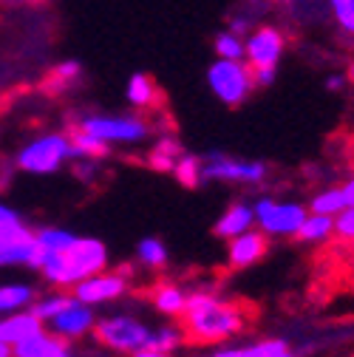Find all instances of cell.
Returning <instances> with one entry per match:
<instances>
[{
	"instance_id": "6da1fadb",
	"label": "cell",
	"mask_w": 354,
	"mask_h": 357,
	"mask_svg": "<svg viewBox=\"0 0 354 357\" xmlns=\"http://www.w3.org/2000/svg\"><path fill=\"white\" fill-rule=\"evenodd\" d=\"M249 321L252 318H249L247 303L199 289V292H187V306L179 318V326H182L185 343L218 346V343L241 335Z\"/></svg>"
},
{
	"instance_id": "7a4b0ae2",
	"label": "cell",
	"mask_w": 354,
	"mask_h": 357,
	"mask_svg": "<svg viewBox=\"0 0 354 357\" xmlns=\"http://www.w3.org/2000/svg\"><path fill=\"white\" fill-rule=\"evenodd\" d=\"M43 281L54 289H74L79 281L108 270V247L94 236H74L60 250H40L34 266Z\"/></svg>"
},
{
	"instance_id": "3957f363",
	"label": "cell",
	"mask_w": 354,
	"mask_h": 357,
	"mask_svg": "<svg viewBox=\"0 0 354 357\" xmlns=\"http://www.w3.org/2000/svg\"><path fill=\"white\" fill-rule=\"evenodd\" d=\"M71 159H74L71 137L63 130H52V133H40L37 139H29L15 153V167L31 176H49L57 173Z\"/></svg>"
},
{
	"instance_id": "277c9868",
	"label": "cell",
	"mask_w": 354,
	"mask_h": 357,
	"mask_svg": "<svg viewBox=\"0 0 354 357\" xmlns=\"http://www.w3.org/2000/svg\"><path fill=\"white\" fill-rule=\"evenodd\" d=\"M77 130L91 133L105 145H139L151 137V125L142 116L122 114V116H108V114H88L74 122Z\"/></svg>"
},
{
	"instance_id": "5b68a950",
	"label": "cell",
	"mask_w": 354,
	"mask_h": 357,
	"mask_svg": "<svg viewBox=\"0 0 354 357\" xmlns=\"http://www.w3.org/2000/svg\"><path fill=\"white\" fill-rule=\"evenodd\" d=\"M207 85L213 97L227 105V108H238L249 100V94L255 91L252 82V68L244 60H213L207 68Z\"/></svg>"
},
{
	"instance_id": "8992f818",
	"label": "cell",
	"mask_w": 354,
	"mask_h": 357,
	"mask_svg": "<svg viewBox=\"0 0 354 357\" xmlns=\"http://www.w3.org/2000/svg\"><path fill=\"white\" fill-rule=\"evenodd\" d=\"M91 337L114 354H134L151 343V326L134 315H108L97 318Z\"/></svg>"
},
{
	"instance_id": "52a82bcc",
	"label": "cell",
	"mask_w": 354,
	"mask_h": 357,
	"mask_svg": "<svg viewBox=\"0 0 354 357\" xmlns=\"http://www.w3.org/2000/svg\"><path fill=\"white\" fill-rule=\"evenodd\" d=\"M252 213L258 230L267 233L270 238H295L309 210L300 202H281L272 196H261L258 202H252Z\"/></svg>"
},
{
	"instance_id": "ba28073f",
	"label": "cell",
	"mask_w": 354,
	"mask_h": 357,
	"mask_svg": "<svg viewBox=\"0 0 354 357\" xmlns=\"http://www.w3.org/2000/svg\"><path fill=\"white\" fill-rule=\"evenodd\" d=\"M270 173L267 162L261 159H238L230 153L213 151L204 156L201 176L204 182H224V185H258Z\"/></svg>"
},
{
	"instance_id": "9c48e42d",
	"label": "cell",
	"mask_w": 354,
	"mask_h": 357,
	"mask_svg": "<svg viewBox=\"0 0 354 357\" xmlns=\"http://www.w3.org/2000/svg\"><path fill=\"white\" fill-rule=\"evenodd\" d=\"M37 241L23 215L0 221V266H34Z\"/></svg>"
},
{
	"instance_id": "30bf717a",
	"label": "cell",
	"mask_w": 354,
	"mask_h": 357,
	"mask_svg": "<svg viewBox=\"0 0 354 357\" xmlns=\"http://www.w3.org/2000/svg\"><path fill=\"white\" fill-rule=\"evenodd\" d=\"M130 266H119L116 273H108V270H102V273H97V275H91V278H85V281H79L74 289H71V295L79 301V303H85V306H102V303H114V301H119V298H125L128 292H130Z\"/></svg>"
},
{
	"instance_id": "8fae6325",
	"label": "cell",
	"mask_w": 354,
	"mask_h": 357,
	"mask_svg": "<svg viewBox=\"0 0 354 357\" xmlns=\"http://www.w3.org/2000/svg\"><path fill=\"white\" fill-rule=\"evenodd\" d=\"M286 52V37L275 26H258L244 37V63L249 68H278Z\"/></svg>"
},
{
	"instance_id": "7c38bea8",
	"label": "cell",
	"mask_w": 354,
	"mask_h": 357,
	"mask_svg": "<svg viewBox=\"0 0 354 357\" xmlns=\"http://www.w3.org/2000/svg\"><path fill=\"white\" fill-rule=\"evenodd\" d=\"M94 324H97V315H94V306H85V303H79L74 295H71V301L60 309V312H54V315L43 324L49 332H54L57 337H63V340H82V337H88L94 332Z\"/></svg>"
},
{
	"instance_id": "4fadbf2b",
	"label": "cell",
	"mask_w": 354,
	"mask_h": 357,
	"mask_svg": "<svg viewBox=\"0 0 354 357\" xmlns=\"http://www.w3.org/2000/svg\"><path fill=\"white\" fill-rule=\"evenodd\" d=\"M267 252H270V236L252 227L227 241V266L236 273L247 270V266H255Z\"/></svg>"
},
{
	"instance_id": "5bb4252c",
	"label": "cell",
	"mask_w": 354,
	"mask_h": 357,
	"mask_svg": "<svg viewBox=\"0 0 354 357\" xmlns=\"http://www.w3.org/2000/svg\"><path fill=\"white\" fill-rule=\"evenodd\" d=\"M12 351H15V357H77L74 354V346L68 340L57 337L49 329H40L29 340L17 343Z\"/></svg>"
},
{
	"instance_id": "9a60e30c",
	"label": "cell",
	"mask_w": 354,
	"mask_h": 357,
	"mask_svg": "<svg viewBox=\"0 0 354 357\" xmlns=\"http://www.w3.org/2000/svg\"><path fill=\"white\" fill-rule=\"evenodd\" d=\"M40 329H46L43 326V321L34 315L31 309H20V312H12V315L6 318H0V343H6V346H17L23 340H29L31 335H37Z\"/></svg>"
},
{
	"instance_id": "2e32d148",
	"label": "cell",
	"mask_w": 354,
	"mask_h": 357,
	"mask_svg": "<svg viewBox=\"0 0 354 357\" xmlns=\"http://www.w3.org/2000/svg\"><path fill=\"white\" fill-rule=\"evenodd\" d=\"M252 227H255L252 204H247V202H233L224 213L218 215L213 233H215L218 238L230 241V238H236V236H241V233H247V230H252Z\"/></svg>"
},
{
	"instance_id": "e0dca14e",
	"label": "cell",
	"mask_w": 354,
	"mask_h": 357,
	"mask_svg": "<svg viewBox=\"0 0 354 357\" xmlns=\"http://www.w3.org/2000/svg\"><path fill=\"white\" fill-rule=\"evenodd\" d=\"M148 298H151V303H153V309L159 312V315L176 318V321L182 318V312L187 306V289L173 284V281H159L156 287H151Z\"/></svg>"
},
{
	"instance_id": "ac0fdd59",
	"label": "cell",
	"mask_w": 354,
	"mask_h": 357,
	"mask_svg": "<svg viewBox=\"0 0 354 357\" xmlns=\"http://www.w3.org/2000/svg\"><path fill=\"white\" fill-rule=\"evenodd\" d=\"M159 85L153 82V77L151 74H130V79H128V85H125V97H128V102L134 105V108H139V111H148V108H153L156 102H159Z\"/></svg>"
},
{
	"instance_id": "d6986e66",
	"label": "cell",
	"mask_w": 354,
	"mask_h": 357,
	"mask_svg": "<svg viewBox=\"0 0 354 357\" xmlns=\"http://www.w3.org/2000/svg\"><path fill=\"white\" fill-rule=\"evenodd\" d=\"M185 148L176 137H159L156 145L148 151V167L159 170V173H173L176 162L182 159Z\"/></svg>"
},
{
	"instance_id": "ffe728a7",
	"label": "cell",
	"mask_w": 354,
	"mask_h": 357,
	"mask_svg": "<svg viewBox=\"0 0 354 357\" xmlns=\"http://www.w3.org/2000/svg\"><path fill=\"white\" fill-rule=\"evenodd\" d=\"M34 298H37V289L31 284H23V281L0 284V315H12V312L29 309Z\"/></svg>"
},
{
	"instance_id": "44dd1931",
	"label": "cell",
	"mask_w": 354,
	"mask_h": 357,
	"mask_svg": "<svg viewBox=\"0 0 354 357\" xmlns=\"http://www.w3.org/2000/svg\"><path fill=\"white\" fill-rule=\"evenodd\" d=\"M334 236V218L332 215H321V213H306L300 230L295 233L298 241L303 244H321L326 238Z\"/></svg>"
},
{
	"instance_id": "7402d4cb",
	"label": "cell",
	"mask_w": 354,
	"mask_h": 357,
	"mask_svg": "<svg viewBox=\"0 0 354 357\" xmlns=\"http://www.w3.org/2000/svg\"><path fill=\"white\" fill-rule=\"evenodd\" d=\"M68 137H71V145H74V159H94V162H100V159L111 156V145L100 142L97 137H91V133H82V130L74 128Z\"/></svg>"
},
{
	"instance_id": "603a6c76",
	"label": "cell",
	"mask_w": 354,
	"mask_h": 357,
	"mask_svg": "<svg viewBox=\"0 0 354 357\" xmlns=\"http://www.w3.org/2000/svg\"><path fill=\"white\" fill-rule=\"evenodd\" d=\"M201 167H204V159L196 156V153H182V159L176 162L173 167V176L176 182H179L182 188H201L204 185V176H201Z\"/></svg>"
},
{
	"instance_id": "cb8c5ba5",
	"label": "cell",
	"mask_w": 354,
	"mask_h": 357,
	"mask_svg": "<svg viewBox=\"0 0 354 357\" xmlns=\"http://www.w3.org/2000/svg\"><path fill=\"white\" fill-rule=\"evenodd\" d=\"M137 258H139L142 266H148V270H164L170 252H167V247H164L162 238L148 236V238H142L137 244Z\"/></svg>"
},
{
	"instance_id": "d4e9b609",
	"label": "cell",
	"mask_w": 354,
	"mask_h": 357,
	"mask_svg": "<svg viewBox=\"0 0 354 357\" xmlns=\"http://www.w3.org/2000/svg\"><path fill=\"white\" fill-rule=\"evenodd\" d=\"M306 210L309 213H321V215H337V213H343L346 210V199H343V190L340 188H326V190H321V193H315L312 196V202L306 204Z\"/></svg>"
},
{
	"instance_id": "484cf974",
	"label": "cell",
	"mask_w": 354,
	"mask_h": 357,
	"mask_svg": "<svg viewBox=\"0 0 354 357\" xmlns=\"http://www.w3.org/2000/svg\"><path fill=\"white\" fill-rule=\"evenodd\" d=\"M213 52L218 60H244V37L233 31H218L213 37Z\"/></svg>"
},
{
	"instance_id": "4316f807",
	"label": "cell",
	"mask_w": 354,
	"mask_h": 357,
	"mask_svg": "<svg viewBox=\"0 0 354 357\" xmlns=\"http://www.w3.org/2000/svg\"><path fill=\"white\" fill-rule=\"evenodd\" d=\"M79 77H82V63L79 60H63V63L54 66L52 79H49V88H54V94H63L66 88H71Z\"/></svg>"
},
{
	"instance_id": "83f0119b",
	"label": "cell",
	"mask_w": 354,
	"mask_h": 357,
	"mask_svg": "<svg viewBox=\"0 0 354 357\" xmlns=\"http://www.w3.org/2000/svg\"><path fill=\"white\" fill-rule=\"evenodd\" d=\"M151 349H159V351H176L179 346H185V335H182V326L176 324H167V326H159V329H151Z\"/></svg>"
},
{
	"instance_id": "f1b7e54d",
	"label": "cell",
	"mask_w": 354,
	"mask_h": 357,
	"mask_svg": "<svg viewBox=\"0 0 354 357\" xmlns=\"http://www.w3.org/2000/svg\"><path fill=\"white\" fill-rule=\"evenodd\" d=\"M74 236H77V233H71V230H66V227H40V230H34V241H37L40 250H60V247H66Z\"/></svg>"
},
{
	"instance_id": "f546056e",
	"label": "cell",
	"mask_w": 354,
	"mask_h": 357,
	"mask_svg": "<svg viewBox=\"0 0 354 357\" xmlns=\"http://www.w3.org/2000/svg\"><path fill=\"white\" fill-rule=\"evenodd\" d=\"M71 301V295H66V292H54V295H46V298H34V303H31V312L34 315L46 324L54 312H60L66 303Z\"/></svg>"
},
{
	"instance_id": "4dcf8cb0",
	"label": "cell",
	"mask_w": 354,
	"mask_h": 357,
	"mask_svg": "<svg viewBox=\"0 0 354 357\" xmlns=\"http://www.w3.org/2000/svg\"><path fill=\"white\" fill-rule=\"evenodd\" d=\"M329 6H332L334 20L340 23V29L354 34V0H329Z\"/></svg>"
},
{
	"instance_id": "1f68e13d",
	"label": "cell",
	"mask_w": 354,
	"mask_h": 357,
	"mask_svg": "<svg viewBox=\"0 0 354 357\" xmlns=\"http://www.w3.org/2000/svg\"><path fill=\"white\" fill-rule=\"evenodd\" d=\"M334 236L343 241H354V207H346L334 215Z\"/></svg>"
},
{
	"instance_id": "d6a6232c",
	"label": "cell",
	"mask_w": 354,
	"mask_h": 357,
	"mask_svg": "<svg viewBox=\"0 0 354 357\" xmlns=\"http://www.w3.org/2000/svg\"><path fill=\"white\" fill-rule=\"evenodd\" d=\"M207 357H261V351H258V343H249V346H218Z\"/></svg>"
},
{
	"instance_id": "836d02e7",
	"label": "cell",
	"mask_w": 354,
	"mask_h": 357,
	"mask_svg": "<svg viewBox=\"0 0 354 357\" xmlns=\"http://www.w3.org/2000/svg\"><path fill=\"white\" fill-rule=\"evenodd\" d=\"M74 173H77V178H82V182H97L100 162H94V159H77Z\"/></svg>"
},
{
	"instance_id": "e575fe53",
	"label": "cell",
	"mask_w": 354,
	"mask_h": 357,
	"mask_svg": "<svg viewBox=\"0 0 354 357\" xmlns=\"http://www.w3.org/2000/svg\"><path fill=\"white\" fill-rule=\"evenodd\" d=\"M275 79H278V68H252L255 88H272Z\"/></svg>"
},
{
	"instance_id": "d590c367",
	"label": "cell",
	"mask_w": 354,
	"mask_h": 357,
	"mask_svg": "<svg viewBox=\"0 0 354 357\" xmlns=\"http://www.w3.org/2000/svg\"><path fill=\"white\" fill-rule=\"evenodd\" d=\"M346 85H348V77L346 74H329L326 77V91H334L337 94V91H343Z\"/></svg>"
},
{
	"instance_id": "8d00e7d4",
	"label": "cell",
	"mask_w": 354,
	"mask_h": 357,
	"mask_svg": "<svg viewBox=\"0 0 354 357\" xmlns=\"http://www.w3.org/2000/svg\"><path fill=\"white\" fill-rule=\"evenodd\" d=\"M128 357H173V354H170V351H159V349L145 346V349H139V351H134V354H128Z\"/></svg>"
},
{
	"instance_id": "74e56055",
	"label": "cell",
	"mask_w": 354,
	"mask_h": 357,
	"mask_svg": "<svg viewBox=\"0 0 354 357\" xmlns=\"http://www.w3.org/2000/svg\"><path fill=\"white\" fill-rule=\"evenodd\" d=\"M343 190V199H346V207H354V176H348V182L340 188Z\"/></svg>"
},
{
	"instance_id": "f35d334b",
	"label": "cell",
	"mask_w": 354,
	"mask_h": 357,
	"mask_svg": "<svg viewBox=\"0 0 354 357\" xmlns=\"http://www.w3.org/2000/svg\"><path fill=\"white\" fill-rule=\"evenodd\" d=\"M15 215H20L15 207H9V204H3L0 202V221H6V218H15Z\"/></svg>"
},
{
	"instance_id": "ab89813d",
	"label": "cell",
	"mask_w": 354,
	"mask_h": 357,
	"mask_svg": "<svg viewBox=\"0 0 354 357\" xmlns=\"http://www.w3.org/2000/svg\"><path fill=\"white\" fill-rule=\"evenodd\" d=\"M0 357H15L12 346H6V343H0Z\"/></svg>"
},
{
	"instance_id": "60d3db41",
	"label": "cell",
	"mask_w": 354,
	"mask_h": 357,
	"mask_svg": "<svg viewBox=\"0 0 354 357\" xmlns=\"http://www.w3.org/2000/svg\"><path fill=\"white\" fill-rule=\"evenodd\" d=\"M346 77H348V79L354 82V60H351V66H348V74H346Z\"/></svg>"
},
{
	"instance_id": "b9f144b4",
	"label": "cell",
	"mask_w": 354,
	"mask_h": 357,
	"mask_svg": "<svg viewBox=\"0 0 354 357\" xmlns=\"http://www.w3.org/2000/svg\"><path fill=\"white\" fill-rule=\"evenodd\" d=\"M15 3H43V0H15Z\"/></svg>"
},
{
	"instance_id": "7bdbcfd3",
	"label": "cell",
	"mask_w": 354,
	"mask_h": 357,
	"mask_svg": "<svg viewBox=\"0 0 354 357\" xmlns=\"http://www.w3.org/2000/svg\"><path fill=\"white\" fill-rule=\"evenodd\" d=\"M281 3H295V0H281Z\"/></svg>"
},
{
	"instance_id": "ee69618b",
	"label": "cell",
	"mask_w": 354,
	"mask_h": 357,
	"mask_svg": "<svg viewBox=\"0 0 354 357\" xmlns=\"http://www.w3.org/2000/svg\"><path fill=\"white\" fill-rule=\"evenodd\" d=\"M94 357H105V354H94Z\"/></svg>"
},
{
	"instance_id": "f6af8a7d",
	"label": "cell",
	"mask_w": 354,
	"mask_h": 357,
	"mask_svg": "<svg viewBox=\"0 0 354 357\" xmlns=\"http://www.w3.org/2000/svg\"><path fill=\"white\" fill-rule=\"evenodd\" d=\"M193 357H199V354H193Z\"/></svg>"
},
{
	"instance_id": "bcb514c9",
	"label": "cell",
	"mask_w": 354,
	"mask_h": 357,
	"mask_svg": "<svg viewBox=\"0 0 354 357\" xmlns=\"http://www.w3.org/2000/svg\"><path fill=\"white\" fill-rule=\"evenodd\" d=\"M351 357H354V354H351Z\"/></svg>"
}]
</instances>
